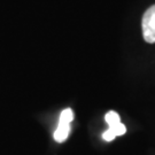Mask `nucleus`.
Masks as SVG:
<instances>
[{"instance_id":"1","label":"nucleus","mask_w":155,"mask_h":155,"mask_svg":"<svg viewBox=\"0 0 155 155\" xmlns=\"http://www.w3.org/2000/svg\"><path fill=\"white\" fill-rule=\"evenodd\" d=\"M141 28L145 41L154 44L155 43V5L150 6L145 12L141 20Z\"/></svg>"},{"instance_id":"2","label":"nucleus","mask_w":155,"mask_h":155,"mask_svg":"<svg viewBox=\"0 0 155 155\" xmlns=\"http://www.w3.org/2000/svg\"><path fill=\"white\" fill-rule=\"evenodd\" d=\"M69 131H70V123L59 122V125H58L55 132H54V139L58 143L64 141L69 136Z\"/></svg>"},{"instance_id":"3","label":"nucleus","mask_w":155,"mask_h":155,"mask_svg":"<svg viewBox=\"0 0 155 155\" xmlns=\"http://www.w3.org/2000/svg\"><path fill=\"white\" fill-rule=\"evenodd\" d=\"M74 120V113L70 108H67L61 113L60 115V120L59 122L61 123H71V121Z\"/></svg>"},{"instance_id":"4","label":"nucleus","mask_w":155,"mask_h":155,"mask_svg":"<svg viewBox=\"0 0 155 155\" xmlns=\"http://www.w3.org/2000/svg\"><path fill=\"white\" fill-rule=\"evenodd\" d=\"M106 122L108 123V125H113V124H116V123L121 122V120H120V116H118V114H117L116 111H108L107 114H106Z\"/></svg>"},{"instance_id":"5","label":"nucleus","mask_w":155,"mask_h":155,"mask_svg":"<svg viewBox=\"0 0 155 155\" xmlns=\"http://www.w3.org/2000/svg\"><path fill=\"white\" fill-rule=\"evenodd\" d=\"M109 127L115 132L116 137L117 136H123L124 133L127 132V127H125V125L121 122L116 123V124H113V125H109Z\"/></svg>"},{"instance_id":"6","label":"nucleus","mask_w":155,"mask_h":155,"mask_svg":"<svg viewBox=\"0 0 155 155\" xmlns=\"http://www.w3.org/2000/svg\"><path fill=\"white\" fill-rule=\"evenodd\" d=\"M115 138H116V134H115V132L111 130L110 127H108V130H106L105 132L102 133V139L106 140V141H111Z\"/></svg>"}]
</instances>
